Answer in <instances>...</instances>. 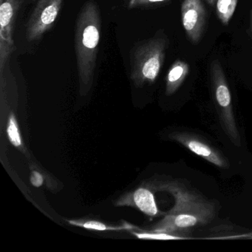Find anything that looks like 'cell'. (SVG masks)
<instances>
[{
    "mask_svg": "<svg viewBox=\"0 0 252 252\" xmlns=\"http://www.w3.org/2000/svg\"><path fill=\"white\" fill-rule=\"evenodd\" d=\"M158 191L169 193L175 200L173 207L152 230L183 237H189L193 230L212 222L218 214V205L209 200L185 182L171 181L153 186Z\"/></svg>",
    "mask_w": 252,
    "mask_h": 252,
    "instance_id": "cell-1",
    "label": "cell"
},
{
    "mask_svg": "<svg viewBox=\"0 0 252 252\" xmlns=\"http://www.w3.org/2000/svg\"><path fill=\"white\" fill-rule=\"evenodd\" d=\"M101 29L99 8L94 1L90 0L81 9L75 32L76 63L82 95L91 91L94 82Z\"/></svg>",
    "mask_w": 252,
    "mask_h": 252,
    "instance_id": "cell-2",
    "label": "cell"
},
{
    "mask_svg": "<svg viewBox=\"0 0 252 252\" xmlns=\"http://www.w3.org/2000/svg\"><path fill=\"white\" fill-rule=\"evenodd\" d=\"M166 44L164 36H156L132 49L130 77L135 87L141 88L156 80L164 61Z\"/></svg>",
    "mask_w": 252,
    "mask_h": 252,
    "instance_id": "cell-3",
    "label": "cell"
},
{
    "mask_svg": "<svg viewBox=\"0 0 252 252\" xmlns=\"http://www.w3.org/2000/svg\"><path fill=\"white\" fill-rule=\"evenodd\" d=\"M211 77L215 106L220 123L230 141L237 147H241V138L236 123L231 92L222 67L218 60L211 64Z\"/></svg>",
    "mask_w": 252,
    "mask_h": 252,
    "instance_id": "cell-4",
    "label": "cell"
},
{
    "mask_svg": "<svg viewBox=\"0 0 252 252\" xmlns=\"http://www.w3.org/2000/svg\"><path fill=\"white\" fill-rule=\"evenodd\" d=\"M169 138L220 169L230 167L229 160L222 153L200 135L187 131H175L169 134Z\"/></svg>",
    "mask_w": 252,
    "mask_h": 252,
    "instance_id": "cell-5",
    "label": "cell"
},
{
    "mask_svg": "<svg viewBox=\"0 0 252 252\" xmlns=\"http://www.w3.org/2000/svg\"><path fill=\"white\" fill-rule=\"evenodd\" d=\"M24 0H0V71L4 67L14 49V22Z\"/></svg>",
    "mask_w": 252,
    "mask_h": 252,
    "instance_id": "cell-6",
    "label": "cell"
},
{
    "mask_svg": "<svg viewBox=\"0 0 252 252\" xmlns=\"http://www.w3.org/2000/svg\"><path fill=\"white\" fill-rule=\"evenodd\" d=\"M64 0H39L29 19L26 29L29 42L40 39L55 23Z\"/></svg>",
    "mask_w": 252,
    "mask_h": 252,
    "instance_id": "cell-7",
    "label": "cell"
},
{
    "mask_svg": "<svg viewBox=\"0 0 252 252\" xmlns=\"http://www.w3.org/2000/svg\"><path fill=\"white\" fill-rule=\"evenodd\" d=\"M183 26L192 43L201 39L206 23V12L200 0H184L181 5Z\"/></svg>",
    "mask_w": 252,
    "mask_h": 252,
    "instance_id": "cell-8",
    "label": "cell"
},
{
    "mask_svg": "<svg viewBox=\"0 0 252 252\" xmlns=\"http://www.w3.org/2000/svg\"><path fill=\"white\" fill-rule=\"evenodd\" d=\"M153 187H141L132 192L124 194L116 203L117 206H132L142 213L152 218L164 216L166 213L160 212L156 203Z\"/></svg>",
    "mask_w": 252,
    "mask_h": 252,
    "instance_id": "cell-9",
    "label": "cell"
},
{
    "mask_svg": "<svg viewBox=\"0 0 252 252\" xmlns=\"http://www.w3.org/2000/svg\"><path fill=\"white\" fill-rule=\"evenodd\" d=\"M189 67L185 62L176 61L169 69L166 79V94H175L188 76Z\"/></svg>",
    "mask_w": 252,
    "mask_h": 252,
    "instance_id": "cell-10",
    "label": "cell"
},
{
    "mask_svg": "<svg viewBox=\"0 0 252 252\" xmlns=\"http://www.w3.org/2000/svg\"><path fill=\"white\" fill-rule=\"evenodd\" d=\"M70 225L75 226L81 227L85 229L92 230V231H120L123 229H129L132 228V225H110L104 222H100L98 220H68Z\"/></svg>",
    "mask_w": 252,
    "mask_h": 252,
    "instance_id": "cell-11",
    "label": "cell"
},
{
    "mask_svg": "<svg viewBox=\"0 0 252 252\" xmlns=\"http://www.w3.org/2000/svg\"><path fill=\"white\" fill-rule=\"evenodd\" d=\"M238 0H217L216 11L218 18L224 26H227L234 15Z\"/></svg>",
    "mask_w": 252,
    "mask_h": 252,
    "instance_id": "cell-12",
    "label": "cell"
},
{
    "mask_svg": "<svg viewBox=\"0 0 252 252\" xmlns=\"http://www.w3.org/2000/svg\"><path fill=\"white\" fill-rule=\"evenodd\" d=\"M7 135H8V140L13 146L23 150V140H22L20 127H19L18 122L16 119L15 115L12 112L10 113L9 118H8Z\"/></svg>",
    "mask_w": 252,
    "mask_h": 252,
    "instance_id": "cell-13",
    "label": "cell"
},
{
    "mask_svg": "<svg viewBox=\"0 0 252 252\" xmlns=\"http://www.w3.org/2000/svg\"><path fill=\"white\" fill-rule=\"evenodd\" d=\"M132 234L141 240H184V238L173 234H168L166 232H160L151 230V231H132Z\"/></svg>",
    "mask_w": 252,
    "mask_h": 252,
    "instance_id": "cell-14",
    "label": "cell"
},
{
    "mask_svg": "<svg viewBox=\"0 0 252 252\" xmlns=\"http://www.w3.org/2000/svg\"><path fill=\"white\" fill-rule=\"evenodd\" d=\"M43 175L37 170H33L31 173L30 182L32 185L36 188H39L44 184Z\"/></svg>",
    "mask_w": 252,
    "mask_h": 252,
    "instance_id": "cell-15",
    "label": "cell"
},
{
    "mask_svg": "<svg viewBox=\"0 0 252 252\" xmlns=\"http://www.w3.org/2000/svg\"><path fill=\"white\" fill-rule=\"evenodd\" d=\"M169 0H130L129 3V8L145 6L150 4L160 3V2H168Z\"/></svg>",
    "mask_w": 252,
    "mask_h": 252,
    "instance_id": "cell-16",
    "label": "cell"
},
{
    "mask_svg": "<svg viewBox=\"0 0 252 252\" xmlns=\"http://www.w3.org/2000/svg\"><path fill=\"white\" fill-rule=\"evenodd\" d=\"M206 1L212 7H215L216 5L217 0H206Z\"/></svg>",
    "mask_w": 252,
    "mask_h": 252,
    "instance_id": "cell-17",
    "label": "cell"
},
{
    "mask_svg": "<svg viewBox=\"0 0 252 252\" xmlns=\"http://www.w3.org/2000/svg\"><path fill=\"white\" fill-rule=\"evenodd\" d=\"M251 26H252V10L251 11Z\"/></svg>",
    "mask_w": 252,
    "mask_h": 252,
    "instance_id": "cell-18",
    "label": "cell"
},
{
    "mask_svg": "<svg viewBox=\"0 0 252 252\" xmlns=\"http://www.w3.org/2000/svg\"><path fill=\"white\" fill-rule=\"evenodd\" d=\"M250 239H252V237H250Z\"/></svg>",
    "mask_w": 252,
    "mask_h": 252,
    "instance_id": "cell-19",
    "label": "cell"
}]
</instances>
